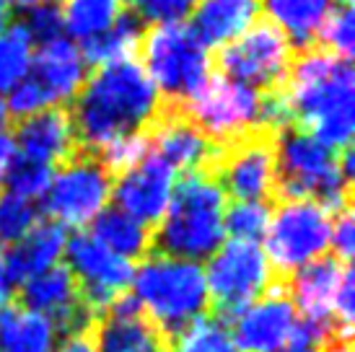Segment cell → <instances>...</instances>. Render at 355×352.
<instances>
[{
	"label": "cell",
	"mask_w": 355,
	"mask_h": 352,
	"mask_svg": "<svg viewBox=\"0 0 355 352\" xmlns=\"http://www.w3.org/2000/svg\"><path fill=\"white\" fill-rule=\"evenodd\" d=\"M58 342L60 334L47 316L19 303L0 311V352H52Z\"/></svg>",
	"instance_id": "23"
},
{
	"label": "cell",
	"mask_w": 355,
	"mask_h": 352,
	"mask_svg": "<svg viewBox=\"0 0 355 352\" xmlns=\"http://www.w3.org/2000/svg\"><path fill=\"white\" fill-rule=\"evenodd\" d=\"M293 58V44L286 31L272 21L257 19L236 39L218 49L216 65L223 78L257 91H275L286 83Z\"/></svg>",
	"instance_id": "11"
},
{
	"label": "cell",
	"mask_w": 355,
	"mask_h": 352,
	"mask_svg": "<svg viewBox=\"0 0 355 352\" xmlns=\"http://www.w3.org/2000/svg\"><path fill=\"white\" fill-rule=\"evenodd\" d=\"M62 29L73 39L89 42L107 31L122 13L119 0H62Z\"/></svg>",
	"instance_id": "27"
},
{
	"label": "cell",
	"mask_w": 355,
	"mask_h": 352,
	"mask_svg": "<svg viewBox=\"0 0 355 352\" xmlns=\"http://www.w3.org/2000/svg\"><path fill=\"white\" fill-rule=\"evenodd\" d=\"M16 140H13V132L8 127H3L0 125V182H3V176L6 171L10 168V164L16 161Z\"/></svg>",
	"instance_id": "40"
},
{
	"label": "cell",
	"mask_w": 355,
	"mask_h": 352,
	"mask_svg": "<svg viewBox=\"0 0 355 352\" xmlns=\"http://www.w3.org/2000/svg\"><path fill=\"white\" fill-rule=\"evenodd\" d=\"M280 88L293 114V127L332 150L350 148L355 127V76L350 60L306 47L293 58Z\"/></svg>",
	"instance_id": "2"
},
{
	"label": "cell",
	"mask_w": 355,
	"mask_h": 352,
	"mask_svg": "<svg viewBox=\"0 0 355 352\" xmlns=\"http://www.w3.org/2000/svg\"><path fill=\"white\" fill-rule=\"evenodd\" d=\"M267 16L277 29L286 31L291 44L314 47V34L332 0H262Z\"/></svg>",
	"instance_id": "26"
},
{
	"label": "cell",
	"mask_w": 355,
	"mask_h": 352,
	"mask_svg": "<svg viewBox=\"0 0 355 352\" xmlns=\"http://www.w3.org/2000/svg\"><path fill=\"white\" fill-rule=\"evenodd\" d=\"M327 352H350V344H335V347H329Z\"/></svg>",
	"instance_id": "45"
},
{
	"label": "cell",
	"mask_w": 355,
	"mask_h": 352,
	"mask_svg": "<svg viewBox=\"0 0 355 352\" xmlns=\"http://www.w3.org/2000/svg\"><path fill=\"white\" fill-rule=\"evenodd\" d=\"M13 140L21 156L50 168L60 166L78 150L70 112L62 107L42 109L31 117L19 119L13 130Z\"/></svg>",
	"instance_id": "18"
},
{
	"label": "cell",
	"mask_w": 355,
	"mask_h": 352,
	"mask_svg": "<svg viewBox=\"0 0 355 352\" xmlns=\"http://www.w3.org/2000/svg\"><path fill=\"white\" fill-rule=\"evenodd\" d=\"M150 352H168V347H156V350H150Z\"/></svg>",
	"instance_id": "46"
},
{
	"label": "cell",
	"mask_w": 355,
	"mask_h": 352,
	"mask_svg": "<svg viewBox=\"0 0 355 352\" xmlns=\"http://www.w3.org/2000/svg\"><path fill=\"white\" fill-rule=\"evenodd\" d=\"M143 21L135 16V10H122L117 21L101 31L99 37L83 42L80 55L86 60V65H112V62H122V60H132L138 52L140 42H143Z\"/></svg>",
	"instance_id": "25"
},
{
	"label": "cell",
	"mask_w": 355,
	"mask_h": 352,
	"mask_svg": "<svg viewBox=\"0 0 355 352\" xmlns=\"http://www.w3.org/2000/svg\"><path fill=\"white\" fill-rule=\"evenodd\" d=\"M52 352H96L94 347V337L91 332H80V334H70V337H62Z\"/></svg>",
	"instance_id": "39"
},
{
	"label": "cell",
	"mask_w": 355,
	"mask_h": 352,
	"mask_svg": "<svg viewBox=\"0 0 355 352\" xmlns=\"http://www.w3.org/2000/svg\"><path fill=\"white\" fill-rule=\"evenodd\" d=\"M96 352H150L168 347L156 326L148 322L132 293L119 295L91 326Z\"/></svg>",
	"instance_id": "17"
},
{
	"label": "cell",
	"mask_w": 355,
	"mask_h": 352,
	"mask_svg": "<svg viewBox=\"0 0 355 352\" xmlns=\"http://www.w3.org/2000/svg\"><path fill=\"white\" fill-rule=\"evenodd\" d=\"M91 236L122 259H146L153 252V228L130 218L119 207H107L94 218Z\"/></svg>",
	"instance_id": "24"
},
{
	"label": "cell",
	"mask_w": 355,
	"mask_h": 352,
	"mask_svg": "<svg viewBox=\"0 0 355 352\" xmlns=\"http://www.w3.org/2000/svg\"><path fill=\"white\" fill-rule=\"evenodd\" d=\"M200 0H135V16L143 24L171 26L189 19Z\"/></svg>",
	"instance_id": "37"
},
{
	"label": "cell",
	"mask_w": 355,
	"mask_h": 352,
	"mask_svg": "<svg viewBox=\"0 0 355 352\" xmlns=\"http://www.w3.org/2000/svg\"><path fill=\"white\" fill-rule=\"evenodd\" d=\"M257 0H200L192 13V34L205 49H220L257 21Z\"/></svg>",
	"instance_id": "22"
},
{
	"label": "cell",
	"mask_w": 355,
	"mask_h": 352,
	"mask_svg": "<svg viewBox=\"0 0 355 352\" xmlns=\"http://www.w3.org/2000/svg\"><path fill=\"white\" fill-rule=\"evenodd\" d=\"M168 352H239L223 319L205 313L168 342Z\"/></svg>",
	"instance_id": "30"
},
{
	"label": "cell",
	"mask_w": 355,
	"mask_h": 352,
	"mask_svg": "<svg viewBox=\"0 0 355 352\" xmlns=\"http://www.w3.org/2000/svg\"><path fill=\"white\" fill-rule=\"evenodd\" d=\"M335 344H350V342H345V340L335 332V326L309 322V319H301V316H298L296 329L288 337V342L280 344V347L272 352H327L329 347H335Z\"/></svg>",
	"instance_id": "34"
},
{
	"label": "cell",
	"mask_w": 355,
	"mask_h": 352,
	"mask_svg": "<svg viewBox=\"0 0 355 352\" xmlns=\"http://www.w3.org/2000/svg\"><path fill=\"white\" fill-rule=\"evenodd\" d=\"M226 195L207 171L182 174L161 223L153 228V252L200 264L223 244Z\"/></svg>",
	"instance_id": "3"
},
{
	"label": "cell",
	"mask_w": 355,
	"mask_h": 352,
	"mask_svg": "<svg viewBox=\"0 0 355 352\" xmlns=\"http://www.w3.org/2000/svg\"><path fill=\"white\" fill-rule=\"evenodd\" d=\"M350 184L337 150L298 127L277 135V186L280 200H314L332 215L350 207Z\"/></svg>",
	"instance_id": "5"
},
{
	"label": "cell",
	"mask_w": 355,
	"mask_h": 352,
	"mask_svg": "<svg viewBox=\"0 0 355 352\" xmlns=\"http://www.w3.org/2000/svg\"><path fill=\"white\" fill-rule=\"evenodd\" d=\"M13 280L8 274V267H6V259H3V252H0V311L10 306V298H13Z\"/></svg>",
	"instance_id": "41"
},
{
	"label": "cell",
	"mask_w": 355,
	"mask_h": 352,
	"mask_svg": "<svg viewBox=\"0 0 355 352\" xmlns=\"http://www.w3.org/2000/svg\"><path fill=\"white\" fill-rule=\"evenodd\" d=\"M259 104L262 91L210 73V78L184 98L179 109L207 140L226 146L259 127Z\"/></svg>",
	"instance_id": "12"
},
{
	"label": "cell",
	"mask_w": 355,
	"mask_h": 352,
	"mask_svg": "<svg viewBox=\"0 0 355 352\" xmlns=\"http://www.w3.org/2000/svg\"><path fill=\"white\" fill-rule=\"evenodd\" d=\"M177 186V171L164 158L148 150L135 166L117 174L112 184V197L122 213L156 228L166 213L171 195Z\"/></svg>",
	"instance_id": "14"
},
{
	"label": "cell",
	"mask_w": 355,
	"mask_h": 352,
	"mask_svg": "<svg viewBox=\"0 0 355 352\" xmlns=\"http://www.w3.org/2000/svg\"><path fill=\"white\" fill-rule=\"evenodd\" d=\"M132 298L166 344L210 308L202 267L171 256L148 254L132 274Z\"/></svg>",
	"instance_id": "4"
},
{
	"label": "cell",
	"mask_w": 355,
	"mask_h": 352,
	"mask_svg": "<svg viewBox=\"0 0 355 352\" xmlns=\"http://www.w3.org/2000/svg\"><path fill=\"white\" fill-rule=\"evenodd\" d=\"M202 272L210 308L223 322L254 303L277 283L262 246L252 241H223Z\"/></svg>",
	"instance_id": "8"
},
{
	"label": "cell",
	"mask_w": 355,
	"mask_h": 352,
	"mask_svg": "<svg viewBox=\"0 0 355 352\" xmlns=\"http://www.w3.org/2000/svg\"><path fill=\"white\" fill-rule=\"evenodd\" d=\"M62 256L65 267L78 283L80 301L96 319L132 285L135 264L109 252L91 234H76L68 238Z\"/></svg>",
	"instance_id": "13"
},
{
	"label": "cell",
	"mask_w": 355,
	"mask_h": 352,
	"mask_svg": "<svg viewBox=\"0 0 355 352\" xmlns=\"http://www.w3.org/2000/svg\"><path fill=\"white\" fill-rule=\"evenodd\" d=\"M114 176L99 161L96 153L78 148L68 161L52 171L50 186L42 197L47 215L58 225L83 228L104 213L112 200Z\"/></svg>",
	"instance_id": "9"
},
{
	"label": "cell",
	"mask_w": 355,
	"mask_h": 352,
	"mask_svg": "<svg viewBox=\"0 0 355 352\" xmlns=\"http://www.w3.org/2000/svg\"><path fill=\"white\" fill-rule=\"evenodd\" d=\"M29 78L40 86L47 107H62L78 96L86 83V60L73 39H55L42 44L31 60Z\"/></svg>",
	"instance_id": "19"
},
{
	"label": "cell",
	"mask_w": 355,
	"mask_h": 352,
	"mask_svg": "<svg viewBox=\"0 0 355 352\" xmlns=\"http://www.w3.org/2000/svg\"><path fill=\"white\" fill-rule=\"evenodd\" d=\"M347 267H350V264L340 262L337 256L324 254L322 259H316V262L301 267L288 283H283L301 319L335 326V322H332V306H335L337 288L343 283V274H345ZM335 332H337V326H335ZM340 337H343V334H340ZM343 340H345V337H343ZM345 342H350V340H345Z\"/></svg>",
	"instance_id": "20"
},
{
	"label": "cell",
	"mask_w": 355,
	"mask_h": 352,
	"mask_svg": "<svg viewBox=\"0 0 355 352\" xmlns=\"http://www.w3.org/2000/svg\"><path fill=\"white\" fill-rule=\"evenodd\" d=\"M207 174L234 202H270L277 186V135L257 127L218 146Z\"/></svg>",
	"instance_id": "10"
},
{
	"label": "cell",
	"mask_w": 355,
	"mask_h": 352,
	"mask_svg": "<svg viewBox=\"0 0 355 352\" xmlns=\"http://www.w3.org/2000/svg\"><path fill=\"white\" fill-rule=\"evenodd\" d=\"M332 213L314 200H280L272 210L265 234L267 262L277 283H288L293 274L329 252Z\"/></svg>",
	"instance_id": "6"
},
{
	"label": "cell",
	"mask_w": 355,
	"mask_h": 352,
	"mask_svg": "<svg viewBox=\"0 0 355 352\" xmlns=\"http://www.w3.org/2000/svg\"><path fill=\"white\" fill-rule=\"evenodd\" d=\"M65 246H68V234L62 225H58L55 220L37 223L19 244L10 246L3 254L13 285L26 283L34 274L58 267L65 254Z\"/></svg>",
	"instance_id": "21"
},
{
	"label": "cell",
	"mask_w": 355,
	"mask_h": 352,
	"mask_svg": "<svg viewBox=\"0 0 355 352\" xmlns=\"http://www.w3.org/2000/svg\"><path fill=\"white\" fill-rule=\"evenodd\" d=\"M148 146L153 153L166 161L174 171L192 174V171H207L213 158H216L218 146L213 140H207L187 114L179 109V104L164 101L158 109L156 119L146 130Z\"/></svg>",
	"instance_id": "16"
},
{
	"label": "cell",
	"mask_w": 355,
	"mask_h": 352,
	"mask_svg": "<svg viewBox=\"0 0 355 352\" xmlns=\"http://www.w3.org/2000/svg\"><path fill=\"white\" fill-rule=\"evenodd\" d=\"M10 21V6L6 0H0V29Z\"/></svg>",
	"instance_id": "42"
},
{
	"label": "cell",
	"mask_w": 355,
	"mask_h": 352,
	"mask_svg": "<svg viewBox=\"0 0 355 352\" xmlns=\"http://www.w3.org/2000/svg\"><path fill=\"white\" fill-rule=\"evenodd\" d=\"M140 47L143 70L168 104H182L210 78L213 58L184 24L153 26L143 34Z\"/></svg>",
	"instance_id": "7"
},
{
	"label": "cell",
	"mask_w": 355,
	"mask_h": 352,
	"mask_svg": "<svg viewBox=\"0 0 355 352\" xmlns=\"http://www.w3.org/2000/svg\"><path fill=\"white\" fill-rule=\"evenodd\" d=\"M52 179V168L50 166H42V164H34L29 158L16 156V161L10 164V168L6 171L3 182L8 186L10 195L24 197V200H42L47 186H50Z\"/></svg>",
	"instance_id": "33"
},
{
	"label": "cell",
	"mask_w": 355,
	"mask_h": 352,
	"mask_svg": "<svg viewBox=\"0 0 355 352\" xmlns=\"http://www.w3.org/2000/svg\"><path fill=\"white\" fill-rule=\"evenodd\" d=\"M270 218V202H231L223 210V234L231 236V241L257 244L259 238H265Z\"/></svg>",
	"instance_id": "31"
},
{
	"label": "cell",
	"mask_w": 355,
	"mask_h": 352,
	"mask_svg": "<svg viewBox=\"0 0 355 352\" xmlns=\"http://www.w3.org/2000/svg\"><path fill=\"white\" fill-rule=\"evenodd\" d=\"M24 29L29 31L31 42L50 44L62 37V10L58 0H42L37 6L26 8L24 13Z\"/></svg>",
	"instance_id": "36"
},
{
	"label": "cell",
	"mask_w": 355,
	"mask_h": 352,
	"mask_svg": "<svg viewBox=\"0 0 355 352\" xmlns=\"http://www.w3.org/2000/svg\"><path fill=\"white\" fill-rule=\"evenodd\" d=\"M8 6H21V8H31V6H37L42 0H6Z\"/></svg>",
	"instance_id": "43"
},
{
	"label": "cell",
	"mask_w": 355,
	"mask_h": 352,
	"mask_svg": "<svg viewBox=\"0 0 355 352\" xmlns=\"http://www.w3.org/2000/svg\"><path fill=\"white\" fill-rule=\"evenodd\" d=\"M40 223V210L34 202L6 192L0 195V249L16 246Z\"/></svg>",
	"instance_id": "32"
},
{
	"label": "cell",
	"mask_w": 355,
	"mask_h": 352,
	"mask_svg": "<svg viewBox=\"0 0 355 352\" xmlns=\"http://www.w3.org/2000/svg\"><path fill=\"white\" fill-rule=\"evenodd\" d=\"M119 3H135V0H119Z\"/></svg>",
	"instance_id": "47"
},
{
	"label": "cell",
	"mask_w": 355,
	"mask_h": 352,
	"mask_svg": "<svg viewBox=\"0 0 355 352\" xmlns=\"http://www.w3.org/2000/svg\"><path fill=\"white\" fill-rule=\"evenodd\" d=\"M148 150H150L148 135H146V132H132V135L117 137V140L107 143L104 148H99L96 156H99V161L107 166L109 174L117 176V174H122V171H128L130 166H135Z\"/></svg>",
	"instance_id": "35"
},
{
	"label": "cell",
	"mask_w": 355,
	"mask_h": 352,
	"mask_svg": "<svg viewBox=\"0 0 355 352\" xmlns=\"http://www.w3.org/2000/svg\"><path fill=\"white\" fill-rule=\"evenodd\" d=\"M316 47L337 58L353 60L355 47V13L350 0H335L316 26Z\"/></svg>",
	"instance_id": "29"
},
{
	"label": "cell",
	"mask_w": 355,
	"mask_h": 352,
	"mask_svg": "<svg viewBox=\"0 0 355 352\" xmlns=\"http://www.w3.org/2000/svg\"><path fill=\"white\" fill-rule=\"evenodd\" d=\"M34 42L21 21H8L0 29V91H10L29 76Z\"/></svg>",
	"instance_id": "28"
},
{
	"label": "cell",
	"mask_w": 355,
	"mask_h": 352,
	"mask_svg": "<svg viewBox=\"0 0 355 352\" xmlns=\"http://www.w3.org/2000/svg\"><path fill=\"white\" fill-rule=\"evenodd\" d=\"M8 117V112H6V98L0 96V125H3V119Z\"/></svg>",
	"instance_id": "44"
},
{
	"label": "cell",
	"mask_w": 355,
	"mask_h": 352,
	"mask_svg": "<svg viewBox=\"0 0 355 352\" xmlns=\"http://www.w3.org/2000/svg\"><path fill=\"white\" fill-rule=\"evenodd\" d=\"M329 249H332V256H337L340 262L350 264V256H353V249H355V220L350 207H345V210H340V213L332 215Z\"/></svg>",
	"instance_id": "38"
},
{
	"label": "cell",
	"mask_w": 355,
	"mask_h": 352,
	"mask_svg": "<svg viewBox=\"0 0 355 352\" xmlns=\"http://www.w3.org/2000/svg\"><path fill=\"white\" fill-rule=\"evenodd\" d=\"M73 101L70 122L76 140L78 148L91 153L117 137L146 132L164 104L148 73L135 60L101 65Z\"/></svg>",
	"instance_id": "1"
},
{
	"label": "cell",
	"mask_w": 355,
	"mask_h": 352,
	"mask_svg": "<svg viewBox=\"0 0 355 352\" xmlns=\"http://www.w3.org/2000/svg\"><path fill=\"white\" fill-rule=\"evenodd\" d=\"M298 324V311L286 285L275 283L262 298L226 322L239 352H272L288 342Z\"/></svg>",
	"instance_id": "15"
}]
</instances>
